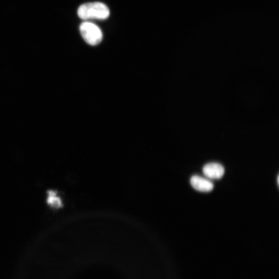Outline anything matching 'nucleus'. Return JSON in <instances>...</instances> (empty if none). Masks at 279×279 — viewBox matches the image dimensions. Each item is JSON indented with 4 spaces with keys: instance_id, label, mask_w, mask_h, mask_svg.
<instances>
[{
    "instance_id": "nucleus-1",
    "label": "nucleus",
    "mask_w": 279,
    "mask_h": 279,
    "mask_svg": "<svg viewBox=\"0 0 279 279\" xmlns=\"http://www.w3.org/2000/svg\"><path fill=\"white\" fill-rule=\"evenodd\" d=\"M78 16L83 20H105L110 15L108 7L101 3H88L82 5L78 10Z\"/></svg>"
},
{
    "instance_id": "nucleus-2",
    "label": "nucleus",
    "mask_w": 279,
    "mask_h": 279,
    "mask_svg": "<svg viewBox=\"0 0 279 279\" xmlns=\"http://www.w3.org/2000/svg\"><path fill=\"white\" fill-rule=\"evenodd\" d=\"M80 31L85 41L91 46L99 44L103 39V33L100 28L91 22H84L80 26Z\"/></svg>"
},
{
    "instance_id": "nucleus-3",
    "label": "nucleus",
    "mask_w": 279,
    "mask_h": 279,
    "mask_svg": "<svg viewBox=\"0 0 279 279\" xmlns=\"http://www.w3.org/2000/svg\"><path fill=\"white\" fill-rule=\"evenodd\" d=\"M203 172L208 178L219 180L223 177L225 174V169L222 165L216 163H209L206 165Z\"/></svg>"
},
{
    "instance_id": "nucleus-4",
    "label": "nucleus",
    "mask_w": 279,
    "mask_h": 279,
    "mask_svg": "<svg viewBox=\"0 0 279 279\" xmlns=\"http://www.w3.org/2000/svg\"><path fill=\"white\" fill-rule=\"evenodd\" d=\"M190 183L195 190L201 192H208L214 189V184L212 182L197 175L191 177Z\"/></svg>"
},
{
    "instance_id": "nucleus-5",
    "label": "nucleus",
    "mask_w": 279,
    "mask_h": 279,
    "mask_svg": "<svg viewBox=\"0 0 279 279\" xmlns=\"http://www.w3.org/2000/svg\"><path fill=\"white\" fill-rule=\"evenodd\" d=\"M48 203L52 206L55 207H60L62 206L61 199L56 196L55 193L53 191H50L49 192Z\"/></svg>"
}]
</instances>
